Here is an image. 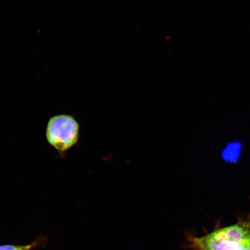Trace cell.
Returning a JSON list of instances; mask_svg holds the SVG:
<instances>
[{"label": "cell", "instance_id": "cell-2", "mask_svg": "<svg viewBox=\"0 0 250 250\" xmlns=\"http://www.w3.org/2000/svg\"><path fill=\"white\" fill-rule=\"evenodd\" d=\"M37 246V243H33L26 246L6 245L0 246V250H30Z\"/></svg>", "mask_w": 250, "mask_h": 250}, {"label": "cell", "instance_id": "cell-1", "mask_svg": "<svg viewBox=\"0 0 250 250\" xmlns=\"http://www.w3.org/2000/svg\"><path fill=\"white\" fill-rule=\"evenodd\" d=\"M79 136V124L71 115H58L49 120L46 128V139L58 151L64 152L73 147Z\"/></svg>", "mask_w": 250, "mask_h": 250}]
</instances>
